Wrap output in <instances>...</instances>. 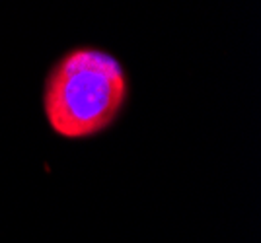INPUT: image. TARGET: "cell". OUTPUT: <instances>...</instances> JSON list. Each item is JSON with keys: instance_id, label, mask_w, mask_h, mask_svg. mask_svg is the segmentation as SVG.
Segmentation results:
<instances>
[{"instance_id": "1", "label": "cell", "mask_w": 261, "mask_h": 243, "mask_svg": "<svg viewBox=\"0 0 261 243\" xmlns=\"http://www.w3.org/2000/svg\"><path fill=\"white\" fill-rule=\"evenodd\" d=\"M127 94V74L115 56L94 47H76L49 70L43 111L59 136L90 138L113 125Z\"/></svg>"}]
</instances>
